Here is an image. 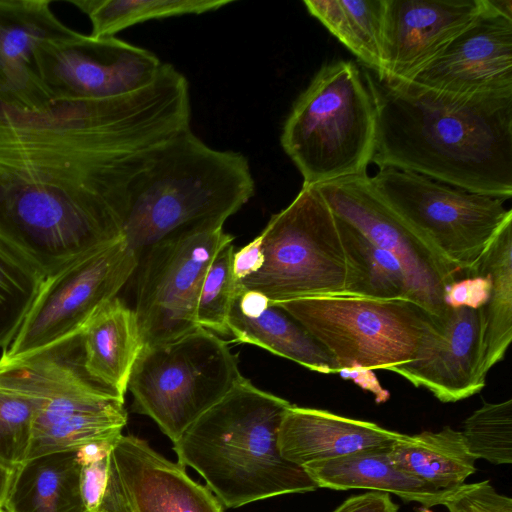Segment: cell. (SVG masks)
I'll list each match as a JSON object with an SVG mask.
<instances>
[{
	"label": "cell",
	"instance_id": "8d00e7d4",
	"mask_svg": "<svg viewBox=\"0 0 512 512\" xmlns=\"http://www.w3.org/2000/svg\"><path fill=\"white\" fill-rule=\"evenodd\" d=\"M263 263L261 236L258 235L250 243L234 251L233 270L239 281L256 272Z\"/></svg>",
	"mask_w": 512,
	"mask_h": 512
},
{
	"label": "cell",
	"instance_id": "7a4b0ae2",
	"mask_svg": "<svg viewBox=\"0 0 512 512\" xmlns=\"http://www.w3.org/2000/svg\"><path fill=\"white\" fill-rule=\"evenodd\" d=\"M361 72L377 118L372 163L511 198L512 96L463 99Z\"/></svg>",
	"mask_w": 512,
	"mask_h": 512
},
{
	"label": "cell",
	"instance_id": "603a6c76",
	"mask_svg": "<svg viewBox=\"0 0 512 512\" xmlns=\"http://www.w3.org/2000/svg\"><path fill=\"white\" fill-rule=\"evenodd\" d=\"M389 447L361 450L342 457L311 463L302 468L318 488L360 489L394 494L425 509L443 506L457 488L437 489L395 465Z\"/></svg>",
	"mask_w": 512,
	"mask_h": 512
},
{
	"label": "cell",
	"instance_id": "484cf974",
	"mask_svg": "<svg viewBox=\"0 0 512 512\" xmlns=\"http://www.w3.org/2000/svg\"><path fill=\"white\" fill-rule=\"evenodd\" d=\"M388 455L399 468L441 490L462 486L476 471L477 459L461 431L451 426L402 434L389 446Z\"/></svg>",
	"mask_w": 512,
	"mask_h": 512
},
{
	"label": "cell",
	"instance_id": "83f0119b",
	"mask_svg": "<svg viewBox=\"0 0 512 512\" xmlns=\"http://www.w3.org/2000/svg\"><path fill=\"white\" fill-rule=\"evenodd\" d=\"M233 0H71L91 22L90 36L113 37L136 24L219 10Z\"/></svg>",
	"mask_w": 512,
	"mask_h": 512
},
{
	"label": "cell",
	"instance_id": "ba28073f",
	"mask_svg": "<svg viewBox=\"0 0 512 512\" xmlns=\"http://www.w3.org/2000/svg\"><path fill=\"white\" fill-rule=\"evenodd\" d=\"M237 356L217 334L198 327L143 346L128 383L134 409L175 443L242 378Z\"/></svg>",
	"mask_w": 512,
	"mask_h": 512
},
{
	"label": "cell",
	"instance_id": "4316f807",
	"mask_svg": "<svg viewBox=\"0 0 512 512\" xmlns=\"http://www.w3.org/2000/svg\"><path fill=\"white\" fill-rule=\"evenodd\" d=\"M303 4L364 68L381 76L385 0H305Z\"/></svg>",
	"mask_w": 512,
	"mask_h": 512
},
{
	"label": "cell",
	"instance_id": "74e56055",
	"mask_svg": "<svg viewBox=\"0 0 512 512\" xmlns=\"http://www.w3.org/2000/svg\"><path fill=\"white\" fill-rule=\"evenodd\" d=\"M97 512H130L111 459L107 485Z\"/></svg>",
	"mask_w": 512,
	"mask_h": 512
},
{
	"label": "cell",
	"instance_id": "2e32d148",
	"mask_svg": "<svg viewBox=\"0 0 512 512\" xmlns=\"http://www.w3.org/2000/svg\"><path fill=\"white\" fill-rule=\"evenodd\" d=\"M485 0H385L382 74L409 82L482 12Z\"/></svg>",
	"mask_w": 512,
	"mask_h": 512
},
{
	"label": "cell",
	"instance_id": "8992f818",
	"mask_svg": "<svg viewBox=\"0 0 512 512\" xmlns=\"http://www.w3.org/2000/svg\"><path fill=\"white\" fill-rule=\"evenodd\" d=\"M80 333L16 359L0 358V386L34 404L27 459L116 439L127 423L125 401L87 375Z\"/></svg>",
	"mask_w": 512,
	"mask_h": 512
},
{
	"label": "cell",
	"instance_id": "d4e9b609",
	"mask_svg": "<svg viewBox=\"0 0 512 512\" xmlns=\"http://www.w3.org/2000/svg\"><path fill=\"white\" fill-rule=\"evenodd\" d=\"M477 272L485 273L490 281L487 300L478 308L479 375L485 381L490 369L504 358L512 340V220L495 235L474 275Z\"/></svg>",
	"mask_w": 512,
	"mask_h": 512
},
{
	"label": "cell",
	"instance_id": "44dd1931",
	"mask_svg": "<svg viewBox=\"0 0 512 512\" xmlns=\"http://www.w3.org/2000/svg\"><path fill=\"white\" fill-rule=\"evenodd\" d=\"M228 325L230 335L240 343L259 346L318 373H338L327 351L298 322L258 292L241 289Z\"/></svg>",
	"mask_w": 512,
	"mask_h": 512
},
{
	"label": "cell",
	"instance_id": "277c9868",
	"mask_svg": "<svg viewBox=\"0 0 512 512\" xmlns=\"http://www.w3.org/2000/svg\"><path fill=\"white\" fill-rule=\"evenodd\" d=\"M255 192L245 155L217 150L189 130L168 142L140 175L123 220V236L138 258L182 230L220 224Z\"/></svg>",
	"mask_w": 512,
	"mask_h": 512
},
{
	"label": "cell",
	"instance_id": "e575fe53",
	"mask_svg": "<svg viewBox=\"0 0 512 512\" xmlns=\"http://www.w3.org/2000/svg\"><path fill=\"white\" fill-rule=\"evenodd\" d=\"M489 288L488 276L477 272L473 277L457 280L448 286L444 301L448 307L468 306L478 309L486 302Z\"/></svg>",
	"mask_w": 512,
	"mask_h": 512
},
{
	"label": "cell",
	"instance_id": "ffe728a7",
	"mask_svg": "<svg viewBox=\"0 0 512 512\" xmlns=\"http://www.w3.org/2000/svg\"><path fill=\"white\" fill-rule=\"evenodd\" d=\"M402 434L374 422L291 404L280 425L278 445L286 460L303 467L365 449L389 447Z\"/></svg>",
	"mask_w": 512,
	"mask_h": 512
},
{
	"label": "cell",
	"instance_id": "836d02e7",
	"mask_svg": "<svg viewBox=\"0 0 512 512\" xmlns=\"http://www.w3.org/2000/svg\"><path fill=\"white\" fill-rule=\"evenodd\" d=\"M443 506L447 512H512V499L484 480L458 487Z\"/></svg>",
	"mask_w": 512,
	"mask_h": 512
},
{
	"label": "cell",
	"instance_id": "1f68e13d",
	"mask_svg": "<svg viewBox=\"0 0 512 512\" xmlns=\"http://www.w3.org/2000/svg\"><path fill=\"white\" fill-rule=\"evenodd\" d=\"M461 433L476 459L512 463V399L484 402L463 422Z\"/></svg>",
	"mask_w": 512,
	"mask_h": 512
},
{
	"label": "cell",
	"instance_id": "ac0fdd59",
	"mask_svg": "<svg viewBox=\"0 0 512 512\" xmlns=\"http://www.w3.org/2000/svg\"><path fill=\"white\" fill-rule=\"evenodd\" d=\"M479 363V309L459 306L448 307L443 318L432 320L414 360L389 370L439 401L452 403L484 388Z\"/></svg>",
	"mask_w": 512,
	"mask_h": 512
},
{
	"label": "cell",
	"instance_id": "ab89813d",
	"mask_svg": "<svg viewBox=\"0 0 512 512\" xmlns=\"http://www.w3.org/2000/svg\"><path fill=\"white\" fill-rule=\"evenodd\" d=\"M14 469L0 461V508L6 496Z\"/></svg>",
	"mask_w": 512,
	"mask_h": 512
},
{
	"label": "cell",
	"instance_id": "6da1fadb",
	"mask_svg": "<svg viewBox=\"0 0 512 512\" xmlns=\"http://www.w3.org/2000/svg\"><path fill=\"white\" fill-rule=\"evenodd\" d=\"M190 129L189 83L169 63L116 97L0 103V239L45 278L117 242L139 176Z\"/></svg>",
	"mask_w": 512,
	"mask_h": 512
},
{
	"label": "cell",
	"instance_id": "8fae6325",
	"mask_svg": "<svg viewBox=\"0 0 512 512\" xmlns=\"http://www.w3.org/2000/svg\"><path fill=\"white\" fill-rule=\"evenodd\" d=\"M233 239L223 225L207 224L174 233L139 257L133 310L144 346L199 327L196 305L205 273L220 248Z\"/></svg>",
	"mask_w": 512,
	"mask_h": 512
},
{
	"label": "cell",
	"instance_id": "4dcf8cb0",
	"mask_svg": "<svg viewBox=\"0 0 512 512\" xmlns=\"http://www.w3.org/2000/svg\"><path fill=\"white\" fill-rule=\"evenodd\" d=\"M234 251L232 242L220 248L208 266L198 294L196 322L217 335H230V312L243 288L233 270Z\"/></svg>",
	"mask_w": 512,
	"mask_h": 512
},
{
	"label": "cell",
	"instance_id": "f546056e",
	"mask_svg": "<svg viewBox=\"0 0 512 512\" xmlns=\"http://www.w3.org/2000/svg\"><path fill=\"white\" fill-rule=\"evenodd\" d=\"M338 219L354 249L362 273L357 296L414 303L407 275L399 261Z\"/></svg>",
	"mask_w": 512,
	"mask_h": 512
},
{
	"label": "cell",
	"instance_id": "f35d334b",
	"mask_svg": "<svg viewBox=\"0 0 512 512\" xmlns=\"http://www.w3.org/2000/svg\"><path fill=\"white\" fill-rule=\"evenodd\" d=\"M342 377L351 378L355 380H365L362 375V369H346L339 372ZM366 386L363 381L358 382L359 385L365 386V389L373 392L377 397V402H383L388 398V392L383 390L377 382V378L372 379L371 381H366Z\"/></svg>",
	"mask_w": 512,
	"mask_h": 512
},
{
	"label": "cell",
	"instance_id": "d590c367",
	"mask_svg": "<svg viewBox=\"0 0 512 512\" xmlns=\"http://www.w3.org/2000/svg\"><path fill=\"white\" fill-rule=\"evenodd\" d=\"M399 506L390 494L367 491L344 500L332 512H398Z\"/></svg>",
	"mask_w": 512,
	"mask_h": 512
},
{
	"label": "cell",
	"instance_id": "7c38bea8",
	"mask_svg": "<svg viewBox=\"0 0 512 512\" xmlns=\"http://www.w3.org/2000/svg\"><path fill=\"white\" fill-rule=\"evenodd\" d=\"M124 237L44 278L3 359H16L81 332L137 270Z\"/></svg>",
	"mask_w": 512,
	"mask_h": 512
},
{
	"label": "cell",
	"instance_id": "d6a6232c",
	"mask_svg": "<svg viewBox=\"0 0 512 512\" xmlns=\"http://www.w3.org/2000/svg\"><path fill=\"white\" fill-rule=\"evenodd\" d=\"M33 419L34 404L31 399L0 386V461L11 469L27 459Z\"/></svg>",
	"mask_w": 512,
	"mask_h": 512
},
{
	"label": "cell",
	"instance_id": "cb8c5ba5",
	"mask_svg": "<svg viewBox=\"0 0 512 512\" xmlns=\"http://www.w3.org/2000/svg\"><path fill=\"white\" fill-rule=\"evenodd\" d=\"M81 449L25 460L13 471L1 512H89L82 490Z\"/></svg>",
	"mask_w": 512,
	"mask_h": 512
},
{
	"label": "cell",
	"instance_id": "30bf717a",
	"mask_svg": "<svg viewBox=\"0 0 512 512\" xmlns=\"http://www.w3.org/2000/svg\"><path fill=\"white\" fill-rule=\"evenodd\" d=\"M369 178L378 194L466 278L473 277L495 235L512 220L504 199L414 172L385 167Z\"/></svg>",
	"mask_w": 512,
	"mask_h": 512
},
{
	"label": "cell",
	"instance_id": "60d3db41",
	"mask_svg": "<svg viewBox=\"0 0 512 512\" xmlns=\"http://www.w3.org/2000/svg\"><path fill=\"white\" fill-rule=\"evenodd\" d=\"M1 512V511H0Z\"/></svg>",
	"mask_w": 512,
	"mask_h": 512
},
{
	"label": "cell",
	"instance_id": "9c48e42d",
	"mask_svg": "<svg viewBox=\"0 0 512 512\" xmlns=\"http://www.w3.org/2000/svg\"><path fill=\"white\" fill-rule=\"evenodd\" d=\"M346 369H391L414 360L432 319L407 300L335 295L273 304Z\"/></svg>",
	"mask_w": 512,
	"mask_h": 512
},
{
	"label": "cell",
	"instance_id": "9a60e30c",
	"mask_svg": "<svg viewBox=\"0 0 512 512\" xmlns=\"http://www.w3.org/2000/svg\"><path fill=\"white\" fill-rule=\"evenodd\" d=\"M463 99L512 96V1L485 0L478 17L411 81Z\"/></svg>",
	"mask_w": 512,
	"mask_h": 512
},
{
	"label": "cell",
	"instance_id": "52a82bcc",
	"mask_svg": "<svg viewBox=\"0 0 512 512\" xmlns=\"http://www.w3.org/2000/svg\"><path fill=\"white\" fill-rule=\"evenodd\" d=\"M263 263L244 289L270 304L302 298L357 296L362 273L338 217L316 186L304 185L259 234Z\"/></svg>",
	"mask_w": 512,
	"mask_h": 512
},
{
	"label": "cell",
	"instance_id": "e0dca14e",
	"mask_svg": "<svg viewBox=\"0 0 512 512\" xmlns=\"http://www.w3.org/2000/svg\"><path fill=\"white\" fill-rule=\"evenodd\" d=\"M48 0H0V103L43 112L54 104L36 62L38 47L74 36Z\"/></svg>",
	"mask_w": 512,
	"mask_h": 512
},
{
	"label": "cell",
	"instance_id": "4fadbf2b",
	"mask_svg": "<svg viewBox=\"0 0 512 512\" xmlns=\"http://www.w3.org/2000/svg\"><path fill=\"white\" fill-rule=\"evenodd\" d=\"M333 213L402 265L413 302L432 319L444 317L448 286L460 273L415 226L374 189L369 176L316 186Z\"/></svg>",
	"mask_w": 512,
	"mask_h": 512
},
{
	"label": "cell",
	"instance_id": "3957f363",
	"mask_svg": "<svg viewBox=\"0 0 512 512\" xmlns=\"http://www.w3.org/2000/svg\"><path fill=\"white\" fill-rule=\"evenodd\" d=\"M290 405L242 377L173 443L178 463L196 470L227 508L315 491L305 470L279 449V429Z\"/></svg>",
	"mask_w": 512,
	"mask_h": 512
},
{
	"label": "cell",
	"instance_id": "7402d4cb",
	"mask_svg": "<svg viewBox=\"0 0 512 512\" xmlns=\"http://www.w3.org/2000/svg\"><path fill=\"white\" fill-rule=\"evenodd\" d=\"M80 341L87 375L125 401L132 369L144 346L134 310L115 297L83 327Z\"/></svg>",
	"mask_w": 512,
	"mask_h": 512
},
{
	"label": "cell",
	"instance_id": "5b68a950",
	"mask_svg": "<svg viewBox=\"0 0 512 512\" xmlns=\"http://www.w3.org/2000/svg\"><path fill=\"white\" fill-rule=\"evenodd\" d=\"M377 139L373 98L359 67L339 60L323 65L294 102L281 146L304 185L367 176Z\"/></svg>",
	"mask_w": 512,
	"mask_h": 512
},
{
	"label": "cell",
	"instance_id": "d6986e66",
	"mask_svg": "<svg viewBox=\"0 0 512 512\" xmlns=\"http://www.w3.org/2000/svg\"><path fill=\"white\" fill-rule=\"evenodd\" d=\"M110 459L130 512H224L207 486L143 439L121 434Z\"/></svg>",
	"mask_w": 512,
	"mask_h": 512
},
{
	"label": "cell",
	"instance_id": "5bb4252c",
	"mask_svg": "<svg viewBox=\"0 0 512 512\" xmlns=\"http://www.w3.org/2000/svg\"><path fill=\"white\" fill-rule=\"evenodd\" d=\"M36 62L53 102L134 92L152 83L163 65L153 52L116 36L95 38L79 32L42 43Z\"/></svg>",
	"mask_w": 512,
	"mask_h": 512
},
{
	"label": "cell",
	"instance_id": "f1b7e54d",
	"mask_svg": "<svg viewBox=\"0 0 512 512\" xmlns=\"http://www.w3.org/2000/svg\"><path fill=\"white\" fill-rule=\"evenodd\" d=\"M44 276L19 252L0 239V348L13 341Z\"/></svg>",
	"mask_w": 512,
	"mask_h": 512
}]
</instances>
